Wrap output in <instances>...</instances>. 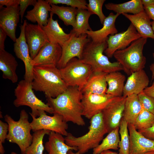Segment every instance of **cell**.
Wrapping results in <instances>:
<instances>
[{"instance_id": "obj_1", "label": "cell", "mask_w": 154, "mask_h": 154, "mask_svg": "<svg viewBox=\"0 0 154 154\" xmlns=\"http://www.w3.org/2000/svg\"><path fill=\"white\" fill-rule=\"evenodd\" d=\"M82 95L78 87L69 86L56 98L46 97L47 104L52 109L53 114L61 115L66 122L83 126L85 123L82 117Z\"/></svg>"}, {"instance_id": "obj_2", "label": "cell", "mask_w": 154, "mask_h": 154, "mask_svg": "<svg viewBox=\"0 0 154 154\" xmlns=\"http://www.w3.org/2000/svg\"><path fill=\"white\" fill-rule=\"evenodd\" d=\"M33 74V89L43 92L46 98H56L68 87L62 77L60 70L54 65L34 66Z\"/></svg>"}, {"instance_id": "obj_3", "label": "cell", "mask_w": 154, "mask_h": 154, "mask_svg": "<svg viewBox=\"0 0 154 154\" xmlns=\"http://www.w3.org/2000/svg\"><path fill=\"white\" fill-rule=\"evenodd\" d=\"M89 131L85 134L76 137L68 133L65 138L66 143L74 147L80 154H84L96 147L108 131L104 123L102 112L90 119Z\"/></svg>"}, {"instance_id": "obj_4", "label": "cell", "mask_w": 154, "mask_h": 154, "mask_svg": "<svg viewBox=\"0 0 154 154\" xmlns=\"http://www.w3.org/2000/svg\"><path fill=\"white\" fill-rule=\"evenodd\" d=\"M107 46L106 41L95 43L91 40L85 46L81 59L91 66L93 72L109 73L124 71L119 62H111L108 58L104 54Z\"/></svg>"}, {"instance_id": "obj_5", "label": "cell", "mask_w": 154, "mask_h": 154, "mask_svg": "<svg viewBox=\"0 0 154 154\" xmlns=\"http://www.w3.org/2000/svg\"><path fill=\"white\" fill-rule=\"evenodd\" d=\"M147 40L146 38L141 37L127 47L114 53L113 56L121 64L127 75H130L145 68L146 60L143 54V50Z\"/></svg>"}, {"instance_id": "obj_6", "label": "cell", "mask_w": 154, "mask_h": 154, "mask_svg": "<svg viewBox=\"0 0 154 154\" xmlns=\"http://www.w3.org/2000/svg\"><path fill=\"white\" fill-rule=\"evenodd\" d=\"M5 120L8 125L7 140L10 142L17 144L21 154H25L27 149L31 144L33 135L31 123L29 121L28 114L25 110H22L18 121L14 120L8 114L4 116Z\"/></svg>"}, {"instance_id": "obj_7", "label": "cell", "mask_w": 154, "mask_h": 154, "mask_svg": "<svg viewBox=\"0 0 154 154\" xmlns=\"http://www.w3.org/2000/svg\"><path fill=\"white\" fill-rule=\"evenodd\" d=\"M33 89L32 82L24 80L20 81L14 90L16 98L13 104L16 107L22 106L29 107L31 117L39 116L40 111L43 110L50 114H53V111L47 104H45L35 95Z\"/></svg>"}, {"instance_id": "obj_8", "label": "cell", "mask_w": 154, "mask_h": 154, "mask_svg": "<svg viewBox=\"0 0 154 154\" xmlns=\"http://www.w3.org/2000/svg\"><path fill=\"white\" fill-rule=\"evenodd\" d=\"M59 70L68 87L77 86L81 91L93 72L90 65L77 58L72 59Z\"/></svg>"}, {"instance_id": "obj_9", "label": "cell", "mask_w": 154, "mask_h": 154, "mask_svg": "<svg viewBox=\"0 0 154 154\" xmlns=\"http://www.w3.org/2000/svg\"><path fill=\"white\" fill-rule=\"evenodd\" d=\"M70 32V38L62 47L61 56L57 66L59 69L65 67L74 58L81 59L85 46L91 40L85 33L77 37L72 30Z\"/></svg>"}, {"instance_id": "obj_10", "label": "cell", "mask_w": 154, "mask_h": 154, "mask_svg": "<svg viewBox=\"0 0 154 154\" xmlns=\"http://www.w3.org/2000/svg\"><path fill=\"white\" fill-rule=\"evenodd\" d=\"M37 118L32 117L31 123L32 130L33 132L41 130H46L66 136L68 133V124L61 115L53 114L52 116L47 115L43 110L40 111Z\"/></svg>"}, {"instance_id": "obj_11", "label": "cell", "mask_w": 154, "mask_h": 154, "mask_svg": "<svg viewBox=\"0 0 154 154\" xmlns=\"http://www.w3.org/2000/svg\"><path fill=\"white\" fill-rule=\"evenodd\" d=\"M116 97L106 93H82L83 116L90 119L95 115L102 112Z\"/></svg>"}, {"instance_id": "obj_12", "label": "cell", "mask_w": 154, "mask_h": 154, "mask_svg": "<svg viewBox=\"0 0 154 154\" xmlns=\"http://www.w3.org/2000/svg\"><path fill=\"white\" fill-rule=\"evenodd\" d=\"M141 37L131 23L125 31L109 36L106 40L108 46L104 52L108 58H111L116 51L127 48L130 44Z\"/></svg>"}, {"instance_id": "obj_13", "label": "cell", "mask_w": 154, "mask_h": 154, "mask_svg": "<svg viewBox=\"0 0 154 154\" xmlns=\"http://www.w3.org/2000/svg\"><path fill=\"white\" fill-rule=\"evenodd\" d=\"M27 23L25 20L23 24L20 26L21 32L14 44V51L17 57L22 61L25 65V73L24 79L32 82L33 78V70L34 66L32 64L31 58L28 45L26 40L25 29Z\"/></svg>"}, {"instance_id": "obj_14", "label": "cell", "mask_w": 154, "mask_h": 154, "mask_svg": "<svg viewBox=\"0 0 154 154\" xmlns=\"http://www.w3.org/2000/svg\"><path fill=\"white\" fill-rule=\"evenodd\" d=\"M25 35L33 60L42 48L49 41L42 27L38 24L27 23L25 28Z\"/></svg>"}, {"instance_id": "obj_15", "label": "cell", "mask_w": 154, "mask_h": 154, "mask_svg": "<svg viewBox=\"0 0 154 154\" xmlns=\"http://www.w3.org/2000/svg\"><path fill=\"white\" fill-rule=\"evenodd\" d=\"M126 97H117L102 112L108 133L119 127L123 117Z\"/></svg>"}, {"instance_id": "obj_16", "label": "cell", "mask_w": 154, "mask_h": 154, "mask_svg": "<svg viewBox=\"0 0 154 154\" xmlns=\"http://www.w3.org/2000/svg\"><path fill=\"white\" fill-rule=\"evenodd\" d=\"M0 27L14 42L17 39L16 30L19 20V5L4 7L0 6Z\"/></svg>"}, {"instance_id": "obj_17", "label": "cell", "mask_w": 154, "mask_h": 154, "mask_svg": "<svg viewBox=\"0 0 154 154\" xmlns=\"http://www.w3.org/2000/svg\"><path fill=\"white\" fill-rule=\"evenodd\" d=\"M62 48L59 44L49 42L40 49L32 60L33 66L43 65H53L57 67L61 58Z\"/></svg>"}, {"instance_id": "obj_18", "label": "cell", "mask_w": 154, "mask_h": 154, "mask_svg": "<svg viewBox=\"0 0 154 154\" xmlns=\"http://www.w3.org/2000/svg\"><path fill=\"white\" fill-rule=\"evenodd\" d=\"M128 128L130 138L129 154H142L154 151V140L145 137L133 124H128Z\"/></svg>"}, {"instance_id": "obj_19", "label": "cell", "mask_w": 154, "mask_h": 154, "mask_svg": "<svg viewBox=\"0 0 154 154\" xmlns=\"http://www.w3.org/2000/svg\"><path fill=\"white\" fill-rule=\"evenodd\" d=\"M149 79L143 69L132 73L128 78L125 84L123 96L126 97L131 95H138L148 86Z\"/></svg>"}, {"instance_id": "obj_20", "label": "cell", "mask_w": 154, "mask_h": 154, "mask_svg": "<svg viewBox=\"0 0 154 154\" xmlns=\"http://www.w3.org/2000/svg\"><path fill=\"white\" fill-rule=\"evenodd\" d=\"M120 15L117 13L115 14L112 13H110L105 19L102 28L97 31H88L85 33L94 42L101 43L106 41L109 35H113L117 33L118 31L115 23L117 18Z\"/></svg>"}, {"instance_id": "obj_21", "label": "cell", "mask_w": 154, "mask_h": 154, "mask_svg": "<svg viewBox=\"0 0 154 154\" xmlns=\"http://www.w3.org/2000/svg\"><path fill=\"white\" fill-rule=\"evenodd\" d=\"M122 14L131 22L141 37L154 39L150 19L145 10L135 15Z\"/></svg>"}, {"instance_id": "obj_22", "label": "cell", "mask_w": 154, "mask_h": 154, "mask_svg": "<svg viewBox=\"0 0 154 154\" xmlns=\"http://www.w3.org/2000/svg\"><path fill=\"white\" fill-rule=\"evenodd\" d=\"M54 14L50 12V17L47 25L42 27L50 42L59 44L61 47L69 39L71 33H65L60 27L58 20L53 19Z\"/></svg>"}, {"instance_id": "obj_23", "label": "cell", "mask_w": 154, "mask_h": 154, "mask_svg": "<svg viewBox=\"0 0 154 154\" xmlns=\"http://www.w3.org/2000/svg\"><path fill=\"white\" fill-rule=\"evenodd\" d=\"M51 8L50 5L46 0H38L33 8L27 12L25 17L32 23H37L42 27L48 23Z\"/></svg>"}, {"instance_id": "obj_24", "label": "cell", "mask_w": 154, "mask_h": 154, "mask_svg": "<svg viewBox=\"0 0 154 154\" xmlns=\"http://www.w3.org/2000/svg\"><path fill=\"white\" fill-rule=\"evenodd\" d=\"M18 64L15 58L11 53L5 50H0V70L3 73L2 77L12 83L18 80L16 70Z\"/></svg>"}, {"instance_id": "obj_25", "label": "cell", "mask_w": 154, "mask_h": 154, "mask_svg": "<svg viewBox=\"0 0 154 154\" xmlns=\"http://www.w3.org/2000/svg\"><path fill=\"white\" fill-rule=\"evenodd\" d=\"M48 135V140L44 145L48 154H67L70 150L77 151L76 148L66 143L62 135L51 131Z\"/></svg>"}, {"instance_id": "obj_26", "label": "cell", "mask_w": 154, "mask_h": 154, "mask_svg": "<svg viewBox=\"0 0 154 154\" xmlns=\"http://www.w3.org/2000/svg\"><path fill=\"white\" fill-rule=\"evenodd\" d=\"M107 74L103 72H93L81 90L82 93L106 94L108 88L106 80Z\"/></svg>"}, {"instance_id": "obj_27", "label": "cell", "mask_w": 154, "mask_h": 154, "mask_svg": "<svg viewBox=\"0 0 154 154\" xmlns=\"http://www.w3.org/2000/svg\"><path fill=\"white\" fill-rule=\"evenodd\" d=\"M125 76L119 71L108 73L106 80L108 87L106 93L115 97L123 96Z\"/></svg>"}, {"instance_id": "obj_28", "label": "cell", "mask_w": 154, "mask_h": 154, "mask_svg": "<svg viewBox=\"0 0 154 154\" xmlns=\"http://www.w3.org/2000/svg\"><path fill=\"white\" fill-rule=\"evenodd\" d=\"M142 108L138 95L129 96L126 98L122 118L128 124L133 125Z\"/></svg>"}, {"instance_id": "obj_29", "label": "cell", "mask_w": 154, "mask_h": 154, "mask_svg": "<svg viewBox=\"0 0 154 154\" xmlns=\"http://www.w3.org/2000/svg\"><path fill=\"white\" fill-rule=\"evenodd\" d=\"M106 8L116 13H132L136 14L144 10L141 0H132L119 4L108 3L105 5Z\"/></svg>"}, {"instance_id": "obj_30", "label": "cell", "mask_w": 154, "mask_h": 154, "mask_svg": "<svg viewBox=\"0 0 154 154\" xmlns=\"http://www.w3.org/2000/svg\"><path fill=\"white\" fill-rule=\"evenodd\" d=\"M51 12L56 14L66 26H72L73 28L76 25V17L78 9L70 7L58 6L51 4Z\"/></svg>"}, {"instance_id": "obj_31", "label": "cell", "mask_w": 154, "mask_h": 154, "mask_svg": "<svg viewBox=\"0 0 154 154\" xmlns=\"http://www.w3.org/2000/svg\"><path fill=\"white\" fill-rule=\"evenodd\" d=\"M119 130V127H118L109 132L103 139L101 143L93 149L92 154H100L102 152L110 149H118L120 140Z\"/></svg>"}, {"instance_id": "obj_32", "label": "cell", "mask_w": 154, "mask_h": 154, "mask_svg": "<svg viewBox=\"0 0 154 154\" xmlns=\"http://www.w3.org/2000/svg\"><path fill=\"white\" fill-rule=\"evenodd\" d=\"M92 14L87 10L77 9L75 27L71 30L78 37L88 31L92 30L89 23V19Z\"/></svg>"}, {"instance_id": "obj_33", "label": "cell", "mask_w": 154, "mask_h": 154, "mask_svg": "<svg viewBox=\"0 0 154 154\" xmlns=\"http://www.w3.org/2000/svg\"><path fill=\"white\" fill-rule=\"evenodd\" d=\"M50 131L41 130L34 132L32 143L26 150L25 154H43L44 148L43 145V138L45 135H48Z\"/></svg>"}, {"instance_id": "obj_34", "label": "cell", "mask_w": 154, "mask_h": 154, "mask_svg": "<svg viewBox=\"0 0 154 154\" xmlns=\"http://www.w3.org/2000/svg\"><path fill=\"white\" fill-rule=\"evenodd\" d=\"M128 125V123L122 118L119 127V133L121 139L118 145L119 154H129L130 138Z\"/></svg>"}, {"instance_id": "obj_35", "label": "cell", "mask_w": 154, "mask_h": 154, "mask_svg": "<svg viewBox=\"0 0 154 154\" xmlns=\"http://www.w3.org/2000/svg\"><path fill=\"white\" fill-rule=\"evenodd\" d=\"M133 125L138 130L149 128L154 125V115L142 107Z\"/></svg>"}, {"instance_id": "obj_36", "label": "cell", "mask_w": 154, "mask_h": 154, "mask_svg": "<svg viewBox=\"0 0 154 154\" xmlns=\"http://www.w3.org/2000/svg\"><path fill=\"white\" fill-rule=\"evenodd\" d=\"M105 0H89L87 5V10L92 14H96L99 17L100 22L103 25L106 17L102 10L103 5Z\"/></svg>"}, {"instance_id": "obj_37", "label": "cell", "mask_w": 154, "mask_h": 154, "mask_svg": "<svg viewBox=\"0 0 154 154\" xmlns=\"http://www.w3.org/2000/svg\"><path fill=\"white\" fill-rule=\"evenodd\" d=\"M50 5L65 4L78 9L87 10L88 3L85 0H46Z\"/></svg>"}, {"instance_id": "obj_38", "label": "cell", "mask_w": 154, "mask_h": 154, "mask_svg": "<svg viewBox=\"0 0 154 154\" xmlns=\"http://www.w3.org/2000/svg\"><path fill=\"white\" fill-rule=\"evenodd\" d=\"M138 96L142 107L154 115V98L145 94L143 92L138 95Z\"/></svg>"}, {"instance_id": "obj_39", "label": "cell", "mask_w": 154, "mask_h": 154, "mask_svg": "<svg viewBox=\"0 0 154 154\" xmlns=\"http://www.w3.org/2000/svg\"><path fill=\"white\" fill-rule=\"evenodd\" d=\"M37 1L36 0H20L19 4L20 15L21 18V23H23V19L26 10L29 6L33 7L36 4Z\"/></svg>"}, {"instance_id": "obj_40", "label": "cell", "mask_w": 154, "mask_h": 154, "mask_svg": "<svg viewBox=\"0 0 154 154\" xmlns=\"http://www.w3.org/2000/svg\"><path fill=\"white\" fill-rule=\"evenodd\" d=\"M8 132V125L7 123L0 120V142L4 143L7 139Z\"/></svg>"}, {"instance_id": "obj_41", "label": "cell", "mask_w": 154, "mask_h": 154, "mask_svg": "<svg viewBox=\"0 0 154 154\" xmlns=\"http://www.w3.org/2000/svg\"><path fill=\"white\" fill-rule=\"evenodd\" d=\"M138 131L146 138L154 140V125L149 128Z\"/></svg>"}, {"instance_id": "obj_42", "label": "cell", "mask_w": 154, "mask_h": 154, "mask_svg": "<svg viewBox=\"0 0 154 154\" xmlns=\"http://www.w3.org/2000/svg\"><path fill=\"white\" fill-rule=\"evenodd\" d=\"M20 0H0V6L11 7L19 5Z\"/></svg>"}, {"instance_id": "obj_43", "label": "cell", "mask_w": 154, "mask_h": 154, "mask_svg": "<svg viewBox=\"0 0 154 154\" xmlns=\"http://www.w3.org/2000/svg\"><path fill=\"white\" fill-rule=\"evenodd\" d=\"M7 36L6 32L0 27V50H5L4 42Z\"/></svg>"}, {"instance_id": "obj_44", "label": "cell", "mask_w": 154, "mask_h": 154, "mask_svg": "<svg viewBox=\"0 0 154 154\" xmlns=\"http://www.w3.org/2000/svg\"><path fill=\"white\" fill-rule=\"evenodd\" d=\"M145 11L150 19L154 21V4L144 8Z\"/></svg>"}, {"instance_id": "obj_45", "label": "cell", "mask_w": 154, "mask_h": 154, "mask_svg": "<svg viewBox=\"0 0 154 154\" xmlns=\"http://www.w3.org/2000/svg\"><path fill=\"white\" fill-rule=\"evenodd\" d=\"M143 92L147 95L154 98V81L150 86L145 88Z\"/></svg>"}, {"instance_id": "obj_46", "label": "cell", "mask_w": 154, "mask_h": 154, "mask_svg": "<svg viewBox=\"0 0 154 154\" xmlns=\"http://www.w3.org/2000/svg\"><path fill=\"white\" fill-rule=\"evenodd\" d=\"M144 8L154 4V0H141Z\"/></svg>"}, {"instance_id": "obj_47", "label": "cell", "mask_w": 154, "mask_h": 154, "mask_svg": "<svg viewBox=\"0 0 154 154\" xmlns=\"http://www.w3.org/2000/svg\"><path fill=\"white\" fill-rule=\"evenodd\" d=\"M152 55L154 61L153 63L150 66V70L152 73V80L154 78V52L153 53Z\"/></svg>"}, {"instance_id": "obj_48", "label": "cell", "mask_w": 154, "mask_h": 154, "mask_svg": "<svg viewBox=\"0 0 154 154\" xmlns=\"http://www.w3.org/2000/svg\"><path fill=\"white\" fill-rule=\"evenodd\" d=\"M100 154H119L117 153L109 150L104 151L102 152Z\"/></svg>"}, {"instance_id": "obj_49", "label": "cell", "mask_w": 154, "mask_h": 154, "mask_svg": "<svg viewBox=\"0 0 154 154\" xmlns=\"http://www.w3.org/2000/svg\"><path fill=\"white\" fill-rule=\"evenodd\" d=\"M5 151L3 145V143L0 142V154H4Z\"/></svg>"}, {"instance_id": "obj_50", "label": "cell", "mask_w": 154, "mask_h": 154, "mask_svg": "<svg viewBox=\"0 0 154 154\" xmlns=\"http://www.w3.org/2000/svg\"><path fill=\"white\" fill-rule=\"evenodd\" d=\"M67 154H80L77 152H76L75 153L73 151V150H69L68 153Z\"/></svg>"}, {"instance_id": "obj_51", "label": "cell", "mask_w": 154, "mask_h": 154, "mask_svg": "<svg viewBox=\"0 0 154 154\" xmlns=\"http://www.w3.org/2000/svg\"><path fill=\"white\" fill-rule=\"evenodd\" d=\"M142 154H154V151L147 152Z\"/></svg>"}, {"instance_id": "obj_52", "label": "cell", "mask_w": 154, "mask_h": 154, "mask_svg": "<svg viewBox=\"0 0 154 154\" xmlns=\"http://www.w3.org/2000/svg\"><path fill=\"white\" fill-rule=\"evenodd\" d=\"M151 25L153 30L154 33V21H153L151 22Z\"/></svg>"}, {"instance_id": "obj_53", "label": "cell", "mask_w": 154, "mask_h": 154, "mask_svg": "<svg viewBox=\"0 0 154 154\" xmlns=\"http://www.w3.org/2000/svg\"><path fill=\"white\" fill-rule=\"evenodd\" d=\"M11 154H18L15 152H12Z\"/></svg>"}]
</instances>
